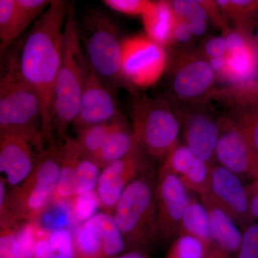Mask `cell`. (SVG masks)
I'll return each instance as SVG.
<instances>
[{"instance_id":"obj_27","label":"cell","mask_w":258,"mask_h":258,"mask_svg":"<svg viewBox=\"0 0 258 258\" xmlns=\"http://www.w3.org/2000/svg\"><path fill=\"white\" fill-rule=\"evenodd\" d=\"M169 3L174 14L186 23L194 36H202L206 32L209 15L200 1L174 0Z\"/></svg>"},{"instance_id":"obj_5","label":"cell","mask_w":258,"mask_h":258,"mask_svg":"<svg viewBox=\"0 0 258 258\" xmlns=\"http://www.w3.org/2000/svg\"><path fill=\"white\" fill-rule=\"evenodd\" d=\"M62 142L47 144L26 180L8 191L5 214L12 220H34L53 200L60 176Z\"/></svg>"},{"instance_id":"obj_28","label":"cell","mask_w":258,"mask_h":258,"mask_svg":"<svg viewBox=\"0 0 258 258\" xmlns=\"http://www.w3.org/2000/svg\"><path fill=\"white\" fill-rule=\"evenodd\" d=\"M114 120L102 124L90 125L77 131L76 140L83 158L94 161L113 128Z\"/></svg>"},{"instance_id":"obj_34","label":"cell","mask_w":258,"mask_h":258,"mask_svg":"<svg viewBox=\"0 0 258 258\" xmlns=\"http://www.w3.org/2000/svg\"><path fill=\"white\" fill-rule=\"evenodd\" d=\"M17 224L6 214L0 218V258H23L17 238Z\"/></svg>"},{"instance_id":"obj_39","label":"cell","mask_w":258,"mask_h":258,"mask_svg":"<svg viewBox=\"0 0 258 258\" xmlns=\"http://www.w3.org/2000/svg\"><path fill=\"white\" fill-rule=\"evenodd\" d=\"M242 232V242L237 258H258V222L249 224Z\"/></svg>"},{"instance_id":"obj_2","label":"cell","mask_w":258,"mask_h":258,"mask_svg":"<svg viewBox=\"0 0 258 258\" xmlns=\"http://www.w3.org/2000/svg\"><path fill=\"white\" fill-rule=\"evenodd\" d=\"M18 55L19 47H10L0 60V134L23 136L43 149L41 103L20 74Z\"/></svg>"},{"instance_id":"obj_7","label":"cell","mask_w":258,"mask_h":258,"mask_svg":"<svg viewBox=\"0 0 258 258\" xmlns=\"http://www.w3.org/2000/svg\"><path fill=\"white\" fill-rule=\"evenodd\" d=\"M131 117L134 140L144 154L166 157L178 144L181 123L164 100L147 96L137 98Z\"/></svg>"},{"instance_id":"obj_42","label":"cell","mask_w":258,"mask_h":258,"mask_svg":"<svg viewBox=\"0 0 258 258\" xmlns=\"http://www.w3.org/2000/svg\"><path fill=\"white\" fill-rule=\"evenodd\" d=\"M52 250L50 235L37 226V238L35 245V258H50Z\"/></svg>"},{"instance_id":"obj_35","label":"cell","mask_w":258,"mask_h":258,"mask_svg":"<svg viewBox=\"0 0 258 258\" xmlns=\"http://www.w3.org/2000/svg\"><path fill=\"white\" fill-rule=\"evenodd\" d=\"M205 248L198 239L180 234L171 242L165 258H205Z\"/></svg>"},{"instance_id":"obj_17","label":"cell","mask_w":258,"mask_h":258,"mask_svg":"<svg viewBox=\"0 0 258 258\" xmlns=\"http://www.w3.org/2000/svg\"><path fill=\"white\" fill-rule=\"evenodd\" d=\"M161 167L178 176L187 191L200 198L206 192L210 166L197 157L186 146L176 144L168 153Z\"/></svg>"},{"instance_id":"obj_12","label":"cell","mask_w":258,"mask_h":258,"mask_svg":"<svg viewBox=\"0 0 258 258\" xmlns=\"http://www.w3.org/2000/svg\"><path fill=\"white\" fill-rule=\"evenodd\" d=\"M169 72L171 91L184 101L198 99L212 91L216 75L208 59L187 52L177 54Z\"/></svg>"},{"instance_id":"obj_47","label":"cell","mask_w":258,"mask_h":258,"mask_svg":"<svg viewBox=\"0 0 258 258\" xmlns=\"http://www.w3.org/2000/svg\"><path fill=\"white\" fill-rule=\"evenodd\" d=\"M113 258H152L150 256L144 252V251L139 250V249H132V250L126 251L119 255L115 256Z\"/></svg>"},{"instance_id":"obj_26","label":"cell","mask_w":258,"mask_h":258,"mask_svg":"<svg viewBox=\"0 0 258 258\" xmlns=\"http://www.w3.org/2000/svg\"><path fill=\"white\" fill-rule=\"evenodd\" d=\"M180 234L189 235L200 240L206 254L211 242V227L208 211L202 202L191 198L183 215Z\"/></svg>"},{"instance_id":"obj_36","label":"cell","mask_w":258,"mask_h":258,"mask_svg":"<svg viewBox=\"0 0 258 258\" xmlns=\"http://www.w3.org/2000/svg\"><path fill=\"white\" fill-rule=\"evenodd\" d=\"M100 172V168L93 161L82 157L75 175L76 195L96 189Z\"/></svg>"},{"instance_id":"obj_15","label":"cell","mask_w":258,"mask_h":258,"mask_svg":"<svg viewBox=\"0 0 258 258\" xmlns=\"http://www.w3.org/2000/svg\"><path fill=\"white\" fill-rule=\"evenodd\" d=\"M119 117L111 88L90 69L79 113L72 125L78 131L90 125L108 123Z\"/></svg>"},{"instance_id":"obj_25","label":"cell","mask_w":258,"mask_h":258,"mask_svg":"<svg viewBox=\"0 0 258 258\" xmlns=\"http://www.w3.org/2000/svg\"><path fill=\"white\" fill-rule=\"evenodd\" d=\"M83 225L100 235L106 258L114 257L127 250L123 236L112 215L98 212Z\"/></svg>"},{"instance_id":"obj_23","label":"cell","mask_w":258,"mask_h":258,"mask_svg":"<svg viewBox=\"0 0 258 258\" xmlns=\"http://www.w3.org/2000/svg\"><path fill=\"white\" fill-rule=\"evenodd\" d=\"M34 221L39 228L49 235L62 230L69 231L74 235L81 226L75 218L71 200H52Z\"/></svg>"},{"instance_id":"obj_44","label":"cell","mask_w":258,"mask_h":258,"mask_svg":"<svg viewBox=\"0 0 258 258\" xmlns=\"http://www.w3.org/2000/svg\"><path fill=\"white\" fill-rule=\"evenodd\" d=\"M174 43L187 44L192 40L193 35L187 25L181 19L176 17L175 29H174Z\"/></svg>"},{"instance_id":"obj_37","label":"cell","mask_w":258,"mask_h":258,"mask_svg":"<svg viewBox=\"0 0 258 258\" xmlns=\"http://www.w3.org/2000/svg\"><path fill=\"white\" fill-rule=\"evenodd\" d=\"M71 203L75 218L81 225L96 215L100 208L99 198L96 189L73 197Z\"/></svg>"},{"instance_id":"obj_19","label":"cell","mask_w":258,"mask_h":258,"mask_svg":"<svg viewBox=\"0 0 258 258\" xmlns=\"http://www.w3.org/2000/svg\"><path fill=\"white\" fill-rule=\"evenodd\" d=\"M225 69L222 76L230 86L254 79L258 70V48L254 39L242 46L226 52Z\"/></svg>"},{"instance_id":"obj_16","label":"cell","mask_w":258,"mask_h":258,"mask_svg":"<svg viewBox=\"0 0 258 258\" xmlns=\"http://www.w3.org/2000/svg\"><path fill=\"white\" fill-rule=\"evenodd\" d=\"M220 137V123L207 112H193L186 116L184 125L185 144L204 162L217 164L215 152Z\"/></svg>"},{"instance_id":"obj_14","label":"cell","mask_w":258,"mask_h":258,"mask_svg":"<svg viewBox=\"0 0 258 258\" xmlns=\"http://www.w3.org/2000/svg\"><path fill=\"white\" fill-rule=\"evenodd\" d=\"M43 149L23 136L0 134V180L9 190L26 180Z\"/></svg>"},{"instance_id":"obj_46","label":"cell","mask_w":258,"mask_h":258,"mask_svg":"<svg viewBox=\"0 0 258 258\" xmlns=\"http://www.w3.org/2000/svg\"><path fill=\"white\" fill-rule=\"evenodd\" d=\"M8 193L6 184L0 180V218L4 216L6 213Z\"/></svg>"},{"instance_id":"obj_8","label":"cell","mask_w":258,"mask_h":258,"mask_svg":"<svg viewBox=\"0 0 258 258\" xmlns=\"http://www.w3.org/2000/svg\"><path fill=\"white\" fill-rule=\"evenodd\" d=\"M164 47L147 35L128 37L121 42L122 74L126 83L148 88L159 81L165 71Z\"/></svg>"},{"instance_id":"obj_41","label":"cell","mask_w":258,"mask_h":258,"mask_svg":"<svg viewBox=\"0 0 258 258\" xmlns=\"http://www.w3.org/2000/svg\"><path fill=\"white\" fill-rule=\"evenodd\" d=\"M204 53L206 55V58H214L226 55L225 38L224 35L211 37L205 42L204 45Z\"/></svg>"},{"instance_id":"obj_11","label":"cell","mask_w":258,"mask_h":258,"mask_svg":"<svg viewBox=\"0 0 258 258\" xmlns=\"http://www.w3.org/2000/svg\"><path fill=\"white\" fill-rule=\"evenodd\" d=\"M220 137L215 159L223 166L242 179H258V154L246 142L229 117L219 119Z\"/></svg>"},{"instance_id":"obj_29","label":"cell","mask_w":258,"mask_h":258,"mask_svg":"<svg viewBox=\"0 0 258 258\" xmlns=\"http://www.w3.org/2000/svg\"><path fill=\"white\" fill-rule=\"evenodd\" d=\"M220 96L227 104L237 107L258 108V79L242 84L230 86L225 89L212 93Z\"/></svg>"},{"instance_id":"obj_18","label":"cell","mask_w":258,"mask_h":258,"mask_svg":"<svg viewBox=\"0 0 258 258\" xmlns=\"http://www.w3.org/2000/svg\"><path fill=\"white\" fill-rule=\"evenodd\" d=\"M201 202L208 211L211 227V242L205 258H237L242 230L221 210L208 202Z\"/></svg>"},{"instance_id":"obj_10","label":"cell","mask_w":258,"mask_h":258,"mask_svg":"<svg viewBox=\"0 0 258 258\" xmlns=\"http://www.w3.org/2000/svg\"><path fill=\"white\" fill-rule=\"evenodd\" d=\"M201 201L208 202L221 210L242 230L254 222L242 180L218 164L210 166L208 189Z\"/></svg>"},{"instance_id":"obj_4","label":"cell","mask_w":258,"mask_h":258,"mask_svg":"<svg viewBox=\"0 0 258 258\" xmlns=\"http://www.w3.org/2000/svg\"><path fill=\"white\" fill-rule=\"evenodd\" d=\"M112 216L127 250L144 251L157 243V212L155 184L143 173L125 187Z\"/></svg>"},{"instance_id":"obj_49","label":"cell","mask_w":258,"mask_h":258,"mask_svg":"<svg viewBox=\"0 0 258 258\" xmlns=\"http://www.w3.org/2000/svg\"><path fill=\"white\" fill-rule=\"evenodd\" d=\"M254 41L256 42L258 48V23L255 28V37H254Z\"/></svg>"},{"instance_id":"obj_32","label":"cell","mask_w":258,"mask_h":258,"mask_svg":"<svg viewBox=\"0 0 258 258\" xmlns=\"http://www.w3.org/2000/svg\"><path fill=\"white\" fill-rule=\"evenodd\" d=\"M52 0H16L15 38L23 33L34 21L41 16Z\"/></svg>"},{"instance_id":"obj_3","label":"cell","mask_w":258,"mask_h":258,"mask_svg":"<svg viewBox=\"0 0 258 258\" xmlns=\"http://www.w3.org/2000/svg\"><path fill=\"white\" fill-rule=\"evenodd\" d=\"M90 68L83 54L74 4L70 3L64 26L62 58L55 86L52 134L62 142L79 113Z\"/></svg>"},{"instance_id":"obj_9","label":"cell","mask_w":258,"mask_h":258,"mask_svg":"<svg viewBox=\"0 0 258 258\" xmlns=\"http://www.w3.org/2000/svg\"><path fill=\"white\" fill-rule=\"evenodd\" d=\"M157 243L169 244L179 235L183 215L191 198L179 177L161 168L155 182Z\"/></svg>"},{"instance_id":"obj_45","label":"cell","mask_w":258,"mask_h":258,"mask_svg":"<svg viewBox=\"0 0 258 258\" xmlns=\"http://www.w3.org/2000/svg\"><path fill=\"white\" fill-rule=\"evenodd\" d=\"M225 55L220 56V57H214V58L209 59L208 62L210 68L215 74H222V71L225 69L226 57Z\"/></svg>"},{"instance_id":"obj_13","label":"cell","mask_w":258,"mask_h":258,"mask_svg":"<svg viewBox=\"0 0 258 258\" xmlns=\"http://www.w3.org/2000/svg\"><path fill=\"white\" fill-rule=\"evenodd\" d=\"M143 154L136 143L125 157L102 169L96 189L103 212L112 215L125 187L147 170Z\"/></svg>"},{"instance_id":"obj_31","label":"cell","mask_w":258,"mask_h":258,"mask_svg":"<svg viewBox=\"0 0 258 258\" xmlns=\"http://www.w3.org/2000/svg\"><path fill=\"white\" fill-rule=\"evenodd\" d=\"M246 142L258 154V108L237 107L228 116Z\"/></svg>"},{"instance_id":"obj_21","label":"cell","mask_w":258,"mask_h":258,"mask_svg":"<svg viewBox=\"0 0 258 258\" xmlns=\"http://www.w3.org/2000/svg\"><path fill=\"white\" fill-rule=\"evenodd\" d=\"M82 158L76 139L68 137L61 145L60 172L53 200H71L75 194V175Z\"/></svg>"},{"instance_id":"obj_1","label":"cell","mask_w":258,"mask_h":258,"mask_svg":"<svg viewBox=\"0 0 258 258\" xmlns=\"http://www.w3.org/2000/svg\"><path fill=\"white\" fill-rule=\"evenodd\" d=\"M69 2L52 0L19 46L18 63L23 79L35 91L42 107V132L46 143L52 134L54 96L63 45Z\"/></svg>"},{"instance_id":"obj_33","label":"cell","mask_w":258,"mask_h":258,"mask_svg":"<svg viewBox=\"0 0 258 258\" xmlns=\"http://www.w3.org/2000/svg\"><path fill=\"white\" fill-rule=\"evenodd\" d=\"M16 0H0V60L15 38Z\"/></svg>"},{"instance_id":"obj_48","label":"cell","mask_w":258,"mask_h":258,"mask_svg":"<svg viewBox=\"0 0 258 258\" xmlns=\"http://www.w3.org/2000/svg\"><path fill=\"white\" fill-rule=\"evenodd\" d=\"M50 258H76L75 254L62 251H52Z\"/></svg>"},{"instance_id":"obj_38","label":"cell","mask_w":258,"mask_h":258,"mask_svg":"<svg viewBox=\"0 0 258 258\" xmlns=\"http://www.w3.org/2000/svg\"><path fill=\"white\" fill-rule=\"evenodd\" d=\"M37 225L34 220L18 221L17 238L23 258H35Z\"/></svg>"},{"instance_id":"obj_22","label":"cell","mask_w":258,"mask_h":258,"mask_svg":"<svg viewBox=\"0 0 258 258\" xmlns=\"http://www.w3.org/2000/svg\"><path fill=\"white\" fill-rule=\"evenodd\" d=\"M136 145L133 134L127 130L120 118L114 120L113 128L93 162L100 169L123 159Z\"/></svg>"},{"instance_id":"obj_40","label":"cell","mask_w":258,"mask_h":258,"mask_svg":"<svg viewBox=\"0 0 258 258\" xmlns=\"http://www.w3.org/2000/svg\"><path fill=\"white\" fill-rule=\"evenodd\" d=\"M103 3L115 11L134 16H142L151 4L147 0H105Z\"/></svg>"},{"instance_id":"obj_30","label":"cell","mask_w":258,"mask_h":258,"mask_svg":"<svg viewBox=\"0 0 258 258\" xmlns=\"http://www.w3.org/2000/svg\"><path fill=\"white\" fill-rule=\"evenodd\" d=\"M76 258H106L103 242L96 231L81 225L73 235Z\"/></svg>"},{"instance_id":"obj_6","label":"cell","mask_w":258,"mask_h":258,"mask_svg":"<svg viewBox=\"0 0 258 258\" xmlns=\"http://www.w3.org/2000/svg\"><path fill=\"white\" fill-rule=\"evenodd\" d=\"M79 25L81 47L90 69L110 88L126 83L122 74V41L111 19L94 10Z\"/></svg>"},{"instance_id":"obj_20","label":"cell","mask_w":258,"mask_h":258,"mask_svg":"<svg viewBox=\"0 0 258 258\" xmlns=\"http://www.w3.org/2000/svg\"><path fill=\"white\" fill-rule=\"evenodd\" d=\"M146 35L162 47L174 43L176 17L169 2H151L144 14Z\"/></svg>"},{"instance_id":"obj_24","label":"cell","mask_w":258,"mask_h":258,"mask_svg":"<svg viewBox=\"0 0 258 258\" xmlns=\"http://www.w3.org/2000/svg\"><path fill=\"white\" fill-rule=\"evenodd\" d=\"M226 21L230 20L234 30L252 36L258 23V0L216 1Z\"/></svg>"},{"instance_id":"obj_43","label":"cell","mask_w":258,"mask_h":258,"mask_svg":"<svg viewBox=\"0 0 258 258\" xmlns=\"http://www.w3.org/2000/svg\"><path fill=\"white\" fill-rule=\"evenodd\" d=\"M249 214L254 222L258 221V179L245 186Z\"/></svg>"}]
</instances>
